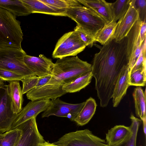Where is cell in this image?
<instances>
[{"mask_svg":"<svg viewBox=\"0 0 146 146\" xmlns=\"http://www.w3.org/2000/svg\"><path fill=\"white\" fill-rule=\"evenodd\" d=\"M50 102L49 99L29 102L16 115L10 130L16 128L26 121L36 117L40 113L45 111L50 105Z\"/></svg>","mask_w":146,"mask_h":146,"instance_id":"7c38bea8","label":"cell"},{"mask_svg":"<svg viewBox=\"0 0 146 146\" xmlns=\"http://www.w3.org/2000/svg\"><path fill=\"white\" fill-rule=\"evenodd\" d=\"M127 44V37L118 42L112 38L103 45L94 56L91 72L102 107L108 105L120 73L128 65Z\"/></svg>","mask_w":146,"mask_h":146,"instance_id":"6da1fadb","label":"cell"},{"mask_svg":"<svg viewBox=\"0 0 146 146\" xmlns=\"http://www.w3.org/2000/svg\"><path fill=\"white\" fill-rule=\"evenodd\" d=\"M84 6L92 9L99 15L108 23L113 20L111 3L104 0H78Z\"/></svg>","mask_w":146,"mask_h":146,"instance_id":"2e32d148","label":"cell"},{"mask_svg":"<svg viewBox=\"0 0 146 146\" xmlns=\"http://www.w3.org/2000/svg\"><path fill=\"white\" fill-rule=\"evenodd\" d=\"M5 81L4 80L0 78V88L5 84Z\"/></svg>","mask_w":146,"mask_h":146,"instance_id":"ab89813d","label":"cell"},{"mask_svg":"<svg viewBox=\"0 0 146 146\" xmlns=\"http://www.w3.org/2000/svg\"><path fill=\"white\" fill-rule=\"evenodd\" d=\"M40 146H58L54 143H51L45 141L42 143Z\"/></svg>","mask_w":146,"mask_h":146,"instance_id":"74e56055","label":"cell"},{"mask_svg":"<svg viewBox=\"0 0 146 146\" xmlns=\"http://www.w3.org/2000/svg\"><path fill=\"white\" fill-rule=\"evenodd\" d=\"M142 121L143 122V130L144 135L146 136V118L143 119Z\"/></svg>","mask_w":146,"mask_h":146,"instance_id":"f35d334b","label":"cell"},{"mask_svg":"<svg viewBox=\"0 0 146 146\" xmlns=\"http://www.w3.org/2000/svg\"><path fill=\"white\" fill-rule=\"evenodd\" d=\"M23 36L21 22L16 16L0 8V48L22 49Z\"/></svg>","mask_w":146,"mask_h":146,"instance_id":"277c9868","label":"cell"},{"mask_svg":"<svg viewBox=\"0 0 146 146\" xmlns=\"http://www.w3.org/2000/svg\"><path fill=\"white\" fill-rule=\"evenodd\" d=\"M146 40L145 41L143 46L137 60L132 69L130 73L140 69L146 68Z\"/></svg>","mask_w":146,"mask_h":146,"instance_id":"1f68e13d","label":"cell"},{"mask_svg":"<svg viewBox=\"0 0 146 146\" xmlns=\"http://www.w3.org/2000/svg\"><path fill=\"white\" fill-rule=\"evenodd\" d=\"M141 21L139 19L135 22L127 36L126 54L129 61V74L136 63L143 48L141 42L139 31Z\"/></svg>","mask_w":146,"mask_h":146,"instance_id":"30bf717a","label":"cell"},{"mask_svg":"<svg viewBox=\"0 0 146 146\" xmlns=\"http://www.w3.org/2000/svg\"><path fill=\"white\" fill-rule=\"evenodd\" d=\"M30 10L31 13H39L57 16H66V9H59L46 3L40 0H21Z\"/></svg>","mask_w":146,"mask_h":146,"instance_id":"ac0fdd59","label":"cell"},{"mask_svg":"<svg viewBox=\"0 0 146 146\" xmlns=\"http://www.w3.org/2000/svg\"><path fill=\"white\" fill-rule=\"evenodd\" d=\"M85 102L72 104L62 101L59 98L51 100L50 103L46 110L42 114V118L52 115L66 117L74 121L83 108Z\"/></svg>","mask_w":146,"mask_h":146,"instance_id":"ba28073f","label":"cell"},{"mask_svg":"<svg viewBox=\"0 0 146 146\" xmlns=\"http://www.w3.org/2000/svg\"><path fill=\"white\" fill-rule=\"evenodd\" d=\"M54 143L58 146H108L105 140L88 129L65 134Z\"/></svg>","mask_w":146,"mask_h":146,"instance_id":"52a82bcc","label":"cell"},{"mask_svg":"<svg viewBox=\"0 0 146 146\" xmlns=\"http://www.w3.org/2000/svg\"><path fill=\"white\" fill-rule=\"evenodd\" d=\"M24 60L26 65L37 76L51 74L54 63L43 55L40 54L37 57L27 54Z\"/></svg>","mask_w":146,"mask_h":146,"instance_id":"9a60e30c","label":"cell"},{"mask_svg":"<svg viewBox=\"0 0 146 146\" xmlns=\"http://www.w3.org/2000/svg\"><path fill=\"white\" fill-rule=\"evenodd\" d=\"M63 85L47 84L40 87H35L27 93V99L33 101L44 100H51L66 94Z\"/></svg>","mask_w":146,"mask_h":146,"instance_id":"5bb4252c","label":"cell"},{"mask_svg":"<svg viewBox=\"0 0 146 146\" xmlns=\"http://www.w3.org/2000/svg\"><path fill=\"white\" fill-rule=\"evenodd\" d=\"M92 70V64L77 56L58 59L54 64L52 76L47 84L63 85L91 72Z\"/></svg>","mask_w":146,"mask_h":146,"instance_id":"7a4b0ae2","label":"cell"},{"mask_svg":"<svg viewBox=\"0 0 146 146\" xmlns=\"http://www.w3.org/2000/svg\"><path fill=\"white\" fill-rule=\"evenodd\" d=\"M97 106L95 100L90 97L85 102L84 106L74 121L80 126L86 125L94 114Z\"/></svg>","mask_w":146,"mask_h":146,"instance_id":"ffe728a7","label":"cell"},{"mask_svg":"<svg viewBox=\"0 0 146 146\" xmlns=\"http://www.w3.org/2000/svg\"><path fill=\"white\" fill-rule=\"evenodd\" d=\"M65 14L76 22L83 32L94 38L106 24L99 15L80 3L66 9Z\"/></svg>","mask_w":146,"mask_h":146,"instance_id":"3957f363","label":"cell"},{"mask_svg":"<svg viewBox=\"0 0 146 146\" xmlns=\"http://www.w3.org/2000/svg\"><path fill=\"white\" fill-rule=\"evenodd\" d=\"M52 75L51 74L38 77V80L35 87L42 86L48 83Z\"/></svg>","mask_w":146,"mask_h":146,"instance_id":"d590c367","label":"cell"},{"mask_svg":"<svg viewBox=\"0 0 146 146\" xmlns=\"http://www.w3.org/2000/svg\"><path fill=\"white\" fill-rule=\"evenodd\" d=\"M74 31L78 33L81 39L84 43L86 46H92L94 43L96 42L94 38L92 37L83 32L77 25Z\"/></svg>","mask_w":146,"mask_h":146,"instance_id":"e575fe53","label":"cell"},{"mask_svg":"<svg viewBox=\"0 0 146 146\" xmlns=\"http://www.w3.org/2000/svg\"><path fill=\"white\" fill-rule=\"evenodd\" d=\"M22 134V131L19 127L0 133V146H15Z\"/></svg>","mask_w":146,"mask_h":146,"instance_id":"4316f807","label":"cell"},{"mask_svg":"<svg viewBox=\"0 0 146 146\" xmlns=\"http://www.w3.org/2000/svg\"><path fill=\"white\" fill-rule=\"evenodd\" d=\"M0 8L16 16H25L31 13L30 10L21 0H0Z\"/></svg>","mask_w":146,"mask_h":146,"instance_id":"44dd1931","label":"cell"},{"mask_svg":"<svg viewBox=\"0 0 146 146\" xmlns=\"http://www.w3.org/2000/svg\"><path fill=\"white\" fill-rule=\"evenodd\" d=\"M146 20L141 21L139 34L141 42L143 43L146 39Z\"/></svg>","mask_w":146,"mask_h":146,"instance_id":"8d00e7d4","label":"cell"},{"mask_svg":"<svg viewBox=\"0 0 146 146\" xmlns=\"http://www.w3.org/2000/svg\"><path fill=\"white\" fill-rule=\"evenodd\" d=\"M146 69H140L129 74L128 83L130 86H144L146 83Z\"/></svg>","mask_w":146,"mask_h":146,"instance_id":"f1b7e54d","label":"cell"},{"mask_svg":"<svg viewBox=\"0 0 146 146\" xmlns=\"http://www.w3.org/2000/svg\"><path fill=\"white\" fill-rule=\"evenodd\" d=\"M9 95L8 85L0 88V133L11 129L15 115Z\"/></svg>","mask_w":146,"mask_h":146,"instance_id":"9c48e42d","label":"cell"},{"mask_svg":"<svg viewBox=\"0 0 146 146\" xmlns=\"http://www.w3.org/2000/svg\"><path fill=\"white\" fill-rule=\"evenodd\" d=\"M38 77L35 75L25 77L21 81L23 83L22 92L23 94L35 88L37 84Z\"/></svg>","mask_w":146,"mask_h":146,"instance_id":"4dcf8cb0","label":"cell"},{"mask_svg":"<svg viewBox=\"0 0 146 146\" xmlns=\"http://www.w3.org/2000/svg\"><path fill=\"white\" fill-rule=\"evenodd\" d=\"M130 131L129 127L116 125L108 130L106 133V142L108 146H113L121 142Z\"/></svg>","mask_w":146,"mask_h":146,"instance_id":"7402d4cb","label":"cell"},{"mask_svg":"<svg viewBox=\"0 0 146 146\" xmlns=\"http://www.w3.org/2000/svg\"><path fill=\"white\" fill-rule=\"evenodd\" d=\"M131 0H117L111 3L113 21L116 22L126 13L129 7Z\"/></svg>","mask_w":146,"mask_h":146,"instance_id":"83f0119b","label":"cell"},{"mask_svg":"<svg viewBox=\"0 0 146 146\" xmlns=\"http://www.w3.org/2000/svg\"><path fill=\"white\" fill-rule=\"evenodd\" d=\"M54 7L66 9L80 4L78 0H40Z\"/></svg>","mask_w":146,"mask_h":146,"instance_id":"f546056e","label":"cell"},{"mask_svg":"<svg viewBox=\"0 0 146 146\" xmlns=\"http://www.w3.org/2000/svg\"><path fill=\"white\" fill-rule=\"evenodd\" d=\"M139 19L138 10L135 7L134 0H131L128 10L117 22V25L113 36L115 41L119 42L126 37Z\"/></svg>","mask_w":146,"mask_h":146,"instance_id":"4fadbf2b","label":"cell"},{"mask_svg":"<svg viewBox=\"0 0 146 146\" xmlns=\"http://www.w3.org/2000/svg\"><path fill=\"white\" fill-rule=\"evenodd\" d=\"M135 8L138 10L139 19L141 21L146 20V0H134Z\"/></svg>","mask_w":146,"mask_h":146,"instance_id":"836d02e7","label":"cell"},{"mask_svg":"<svg viewBox=\"0 0 146 146\" xmlns=\"http://www.w3.org/2000/svg\"><path fill=\"white\" fill-rule=\"evenodd\" d=\"M92 77V72H88L72 82L64 84L62 86L63 89L66 93L79 92L90 84Z\"/></svg>","mask_w":146,"mask_h":146,"instance_id":"d4e9b609","label":"cell"},{"mask_svg":"<svg viewBox=\"0 0 146 146\" xmlns=\"http://www.w3.org/2000/svg\"><path fill=\"white\" fill-rule=\"evenodd\" d=\"M26 55L22 48H0V68L25 77L35 75L24 62Z\"/></svg>","mask_w":146,"mask_h":146,"instance_id":"5b68a950","label":"cell"},{"mask_svg":"<svg viewBox=\"0 0 146 146\" xmlns=\"http://www.w3.org/2000/svg\"><path fill=\"white\" fill-rule=\"evenodd\" d=\"M130 119L131 124L129 133L121 142L113 146H136L137 134L142 121L135 117L132 113Z\"/></svg>","mask_w":146,"mask_h":146,"instance_id":"603a6c76","label":"cell"},{"mask_svg":"<svg viewBox=\"0 0 146 146\" xmlns=\"http://www.w3.org/2000/svg\"><path fill=\"white\" fill-rule=\"evenodd\" d=\"M117 24L113 20L106 23L97 34L94 38L95 41L103 45L113 38Z\"/></svg>","mask_w":146,"mask_h":146,"instance_id":"484cf974","label":"cell"},{"mask_svg":"<svg viewBox=\"0 0 146 146\" xmlns=\"http://www.w3.org/2000/svg\"><path fill=\"white\" fill-rule=\"evenodd\" d=\"M9 82V91L12 103L13 112L15 114H17L23 109V99L22 89L20 85L19 81Z\"/></svg>","mask_w":146,"mask_h":146,"instance_id":"d6986e66","label":"cell"},{"mask_svg":"<svg viewBox=\"0 0 146 146\" xmlns=\"http://www.w3.org/2000/svg\"><path fill=\"white\" fill-rule=\"evenodd\" d=\"M145 91L144 92L141 87H137L134 89L133 93L135 114L141 121L146 118Z\"/></svg>","mask_w":146,"mask_h":146,"instance_id":"cb8c5ba5","label":"cell"},{"mask_svg":"<svg viewBox=\"0 0 146 146\" xmlns=\"http://www.w3.org/2000/svg\"><path fill=\"white\" fill-rule=\"evenodd\" d=\"M25 77L21 75L0 68V78L5 81H21Z\"/></svg>","mask_w":146,"mask_h":146,"instance_id":"d6a6232c","label":"cell"},{"mask_svg":"<svg viewBox=\"0 0 146 146\" xmlns=\"http://www.w3.org/2000/svg\"><path fill=\"white\" fill-rule=\"evenodd\" d=\"M128 65L125 67L122 70L115 84L113 94V105L117 107L130 86L128 83L129 77Z\"/></svg>","mask_w":146,"mask_h":146,"instance_id":"e0dca14e","label":"cell"},{"mask_svg":"<svg viewBox=\"0 0 146 146\" xmlns=\"http://www.w3.org/2000/svg\"><path fill=\"white\" fill-rule=\"evenodd\" d=\"M36 117H33L18 126L22 130V134L15 146H40L45 141L38 130Z\"/></svg>","mask_w":146,"mask_h":146,"instance_id":"8fae6325","label":"cell"},{"mask_svg":"<svg viewBox=\"0 0 146 146\" xmlns=\"http://www.w3.org/2000/svg\"><path fill=\"white\" fill-rule=\"evenodd\" d=\"M86 47L77 33L74 30L65 33L58 40L52 56L60 59L74 56L84 50Z\"/></svg>","mask_w":146,"mask_h":146,"instance_id":"8992f818","label":"cell"}]
</instances>
